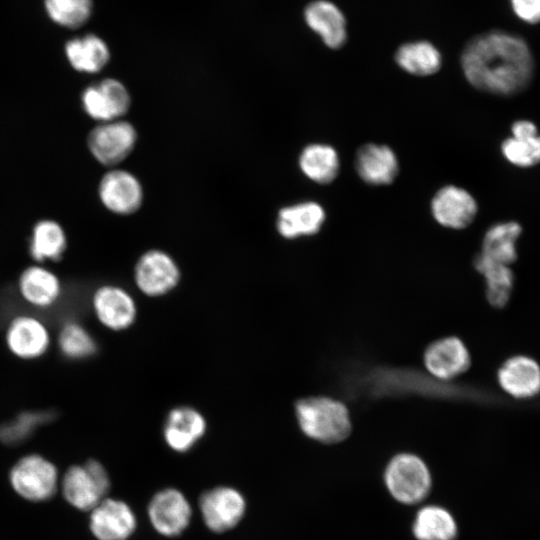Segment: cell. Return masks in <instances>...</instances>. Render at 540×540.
<instances>
[{
	"mask_svg": "<svg viewBox=\"0 0 540 540\" xmlns=\"http://www.w3.org/2000/svg\"><path fill=\"white\" fill-rule=\"evenodd\" d=\"M460 64L471 86L498 96L524 91L535 72L534 56L526 40L501 29L471 38L462 50Z\"/></svg>",
	"mask_w": 540,
	"mask_h": 540,
	"instance_id": "obj_1",
	"label": "cell"
},
{
	"mask_svg": "<svg viewBox=\"0 0 540 540\" xmlns=\"http://www.w3.org/2000/svg\"><path fill=\"white\" fill-rule=\"evenodd\" d=\"M295 415L301 431L307 437L324 444L342 442L352 430L348 408L341 401L330 397L298 400Z\"/></svg>",
	"mask_w": 540,
	"mask_h": 540,
	"instance_id": "obj_2",
	"label": "cell"
},
{
	"mask_svg": "<svg viewBox=\"0 0 540 540\" xmlns=\"http://www.w3.org/2000/svg\"><path fill=\"white\" fill-rule=\"evenodd\" d=\"M384 482L396 501L412 505L421 502L430 493L432 476L420 457L412 453H399L388 462Z\"/></svg>",
	"mask_w": 540,
	"mask_h": 540,
	"instance_id": "obj_3",
	"label": "cell"
},
{
	"mask_svg": "<svg viewBox=\"0 0 540 540\" xmlns=\"http://www.w3.org/2000/svg\"><path fill=\"white\" fill-rule=\"evenodd\" d=\"M109 488V475L97 460L69 467L62 481L65 499L75 508L84 511H91L100 503Z\"/></svg>",
	"mask_w": 540,
	"mask_h": 540,
	"instance_id": "obj_4",
	"label": "cell"
},
{
	"mask_svg": "<svg viewBox=\"0 0 540 540\" xmlns=\"http://www.w3.org/2000/svg\"><path fill=\"white\" fill-rule=\"evenodd\" d=\"M13 489L30 501L50 499L56 492L58 472L55 465L38 454L20 458L9 475Z\"/></svg>",
	"mask_w": 540,
	"mask_h": 540,
	"instance_id": "obj_5",
	"label": "cell"
},
{
	"mask_svg": "<svg viewBox=\"0 0 540 540\" xmlns=\"http://www.w3.org/2000/svg\"><path fill=\"white\" fill-rule=\"evenodd\" d=\"M136 141L137 132L133 125L120 119L99 123L87 138L92 156L106 166L123 161L133 150Z\"/></svg>",
	"mask_w": 540,
	"mask_h": 540,
	"instance_id": "obj_6",
	"label": "cell"
},
{
	"mask_svg": "<svg viewBox=\"0 0 540 540\" xmlns=\"http://www.w3.org/2000/svg\"><path fill=\"white\" fill-rule=\"evenodd\" d=\"M199 508L206 527L212 532L223 533L241 521L246 511V501L238 490L218 486L200 496Z\"/></svg>",
	"mask_w": 540,
	"mask_h": 540,
	"instance_id": "obj_7",
	"label": "cell"
},
{
	"mask_svg": "<svg viewBox=\"0 0 540 540\" xmlns=\"http://www.w3.org/2000/svg\"><path fill=\"white\" fill-rule=\"evenodd\" d=\"M137 288L149 297H159L172 291L180 280L175 260L161 250H149L141 255L134 268Z\"/></svg>",
	"mask_w": 540,
	"mask_h": 540,
	"instance_id": "obj_8",
	"label": "cell"
},
{
	"mask_svg": "<svg viewBox=\"0 0 540 540\" xmlns=\"http://www.w3.org/2000/svg\"><path fill=\"white\" fill-rule=\"evenodd\" d=\"M147 512L152 527L165 537L182 534L192 517L188 499L175 488L158 491L150 500Z\"/></svg>",
	"mask_w": 540,
	"mask_h": 540,
	"instance_id": "obj_9",
	"label": "cell"
},
{
	"mask_svg": "<svg viewBox=\"0 0 540 540\" xmlns=\"http://www.w3.org/2000/svg\"><path fill=\"white\" fill-rule=\"evenodd\" d=\"M130 101L126 87L112 78L87 86L81 94L83 110L99 123L119 119L128 111Z\"/></svg>",
	"mask_w": 540,
	"mask_h": 540,
	"instance_id": "obj_10",
	"label": "cell"
},
{
	"mask_svg": "<svg viewBox=\"0 0 540 540\" xmlns=\"http://www.w3.org/2000/svg\"><path fill=\"white\" fill-rule=\"evenodd\" d=\"M430 209L439 225L457 230L468 227L474 221L478 205L466 189L449 184L436 191Z\"/></svg>",
	"mask_w": 540,
	"mask_h": 540,
	"instance_id": "obj_11",
	"label": "cell"
},
{
	"mask_svg": "<svg viewBox=\"0 0 540 540\" xmlns=\"http://www.w3.org/2000/svg\"><path fill=\"white\" fill-rule=\"evenodd\" d=\"M91 305L97 320L109 330H126L136 320L134 298L120 286H100L92 295Z\"/></svg>",
	"mask_w": 540,
	"mask_h": 540,
	"instance_id": "obj_12",
	"label": "cell"
},
{
	"mask_svg": "<svg viewBox=\"0 0 540 540\" xmlns=\"http://www.w3.org/2000/svg\"><path fill=\"white\" fill-rule=\"evenodd\" d=\"M8 350L23 360H33L43 356L51 344L47 326L37 317L28 314L15 316L5 332Z\"/></svg>",
	"mask_w": 540,
	"mask_h": 540,
	"instance_id": "obj_13",
	"label": "cell"
},
{
	"mask_svg": "<svg viewBox=\"0 0 540 540\" xmlns=\"http://www.w3.org/2000/svg\"><path fill=\"white\" fill-rule=\"evenodd\" d=\"M89 527L98 540H127L136 530L137 519L126 502L104 498L91 510Z\"/></svg>",
	"mask_w": 540,
	"mask_h": 540,
	"instance_id": "obj_14",
	"label": "cell"
},
{
	"mask_svg": "<svg viewBox=\"0 0 540 540\" xmlns=\"http://www.w3.org/2000/svg\"><path fill=\"white\" fill-rule=\"evenodd\" d=\"M98 194L109 211L123 215L136 212L143 200V190L138 179L130 172L119 169L103 175Z\"/></svg>",
	"mask_w": 540,
	"mask_h": 540,
	"instance_id": "obj_15",
	"label": "cell"
},
{
	"mask_svg": "<svg viewBox=\"0 0 540 540\" xmlns=\"http://www.w3.org/2000/svg\"><path fill=\"white\" fill-rule=\"evenodd\" d=\"M424 365L436 379L452 380L471 365L469 351L457 337H445L432 342L424 352Z\"/></svg>",
	"mask_w": 540,
	"mask_h": 540,
	"instance_id": "obj_16",
	"label": "cell"
},
{
	"mask_svg": "<svg viewBox=\"0 0 540 540\" xmlns=\"http://www.w3.org/2000/svg\"><path fill=\"white\" fill-rule=\"evenodd\" d=\"M206 430L207 422L200 411L190 406H178L166 416L163 438L171 450L185 453L200 441Z\"/></svg>",
	"mask_w": 540,
	"mask_h": 540,
	"instance_id": "obj_17",
	"label": "cell"
},
{
	"mask_svg": "<svg viewBox=\"0 0 540 540\" xmlns=\"http://www.w3.org/2000/svg\"><path fill=\"white\" fill-rule=\"evenodd\" d=\"M354 166L359 178L372 186L389 185L399 174L397 155L385 144L366 143L359 147Z\"/></svg>",
	"mask_w": 540,
	"mask_h": 540,
	"instance_id": "obj_18",
	"label": "cell"
},
{
	"mask_svg": "<svg viewBox=\"0 0 540 540\" xmlns=\"http://www.w3.org/2000/svg\"><path fill=\"white\" fill-rule=\"evenodd\" d=\"M304 20L330 49H339L347 41V23L343 12L329 0H314L304 9Z\"/></svg>",
	"mask_w": 540,
	"mask_h": 540,
	"instance_id": "obj_19",
	"label": "cell"
},
{
	"mask_svg": "<svg viewBox=\"0 0 540 540\" xmlns=\"http://www.w3.org/2000/svg\"><path fill=\"white\" fill-rule=\"evenodd\" d=\"M17 288L21 298L38 309L52 307L62 293L58 276L40 264L31 265L22 271Z\"/></svg>",
	"mask_w": 540,
	"mask_h": 540,
	"instance_id": "obj_20",
	"label": "cell"
},
{
	"mask_svg": "<svg viewBox=\"0 0 540 540\" xmlns=\"http://www.w3.org/2000/svg\"><path fill=\"white\" fill-rule=\"evenodd\" d=\"M326 220V211L315 201H303L281 208L276 228L286 239H296L317 234Z\"/></svg>",
	"mask_w": 540,
	"mask_h": 540,
	"instance_id": "obj_21",
	"label": "cell"
},
{
	"mask_svg": "<svg viewBox=\"0 0 540 540\" xmlns=\"http://www.w3.org/2000/svg\"><path fill=\"white\" fill-rule=\"evenodd\" d=\"M497 378L501 388L515 398H530L540 392V366L527 356L509 358Z\"/></svg>",
	"mask_w": 540,
	"mask_h": 540,
	"instance_id": "obj_22",
	"label": "cell"
},
{
	"mask_svg": "<svg viewBox=\"0 0 540 540\" xmlns=\"http://www.w3.org/2000/svg\"><path fill=\"white\" fill-rule=\"evenodd\" d=\"M511 132L501 144L506 160L522 168L540 163V135L536 125L529 120H518L512 124Z\"/></svg>",
	"mask_w": 540,
	"mask_h": 540,
	"instance_id": "obj_23",
	"label": "cell"
},
{
	"mask_svg": "<svg viewBox=\"0 0 540 540\" xmlns=\"http://www.w3.org/2000/svg\"><path fill=\"white\" fill-rule=\"evenodd\" d=\"M64 50L71 67L81 73H97L110 59L107 44L94 34H86L69 40Z\"/></svg>",
	"mask_w": 540,
	"mask_h": 540,
	"instance_id": "obj_24",
	"label": "cell"
},
{
	"mask_svg": "<svg viewBox=\"0 0 540 540\" xmlns=\"http://www.w3.org/2000/svg\"><path fill=\"white\" fill-rule=\"evenodd\" d=\"M301 172L311 181L326 185L339 174L340 159L337 150L325 143H311L305 146L298 159Z\"/></svg>",
	"mask_w": 540,
	"mask_h": 540,
	"instance_id": "obj_25",
	"label": "cell"
},
{
	"mask_svg": "<svg viewBox=\"0 0 540 540\" xmlns=\"http://www.w3.org/2000/svg\"><path fill=\"white\" fill-rule=\"evenodd\" d=\"M396 64L405 72L414 76H431L442 66V55L439 49L426 40H415L404 43L395 52Z\"/></svg>",
	"mask_w": 540,
	"mask_h": 540,
	"instance_id": "obj_26",
	"label": "cell"
},
{
	"mask_svg": "<svg viewBox=\"0 0 540 540\" xmlns=\"http://www.w3.org/2000/svg\"><path fill=\"white\" fill-rule=\"evenodd\" d=\"M522 227L515 221L492 225L484 234L481 254L490 261L510 266L517 259L516 241Z\"/></svg>",
	"mask_w": 540,
	"mask_h": 540,
	"instance_id": "obj_27",
	"label": "cell"
},
{
	"mask_svg": "<svg viewBox=\"0 0 540 540\" xmlns=\"http://www.w3.org/2000/svg\"><path fill=\"white\" fill-rule=\"evenodd\" d=\"M412 533L416 540H456L457 523L444 507L428 505L415 515Z\"/></svg>",
	"mask_w": 540,
	"mask_h": 540,
	"instance_id": "obj_28",
	"label": "cell"
},
{
	"mask_svg": "<svg viewBox=\"0 0 540 540\" xmlns=\"http://www.w3.org/2000/svg\"><path fill=\"white\" fill-rule=\"evenodd\" d=\"M66 247V234L58 222L44 219L34 225L29 253L36 262L58 261L62 258Z\"/></svg>",
	"mask_w": 540,
	"mask_h": 540,
	"instance_id": "obj_29",
	"label": "cell"
},
{
	"mask_svg": "<svg viewBox=\"0 0 540 540\" xmlns=\"http://www.w3.org/2000/svg\"><path fill=\"white\" fill-rule=\"evenodd\" d=\"M473 264L485 279L489 303L494 307H503L513 288L514 276L510 266L490 261L481 254L474 258Z\"/></svg>",
	"mask_w": 540,
	"mask_h": 540,
	"instance_id": "obj_30",
	"label": "cell"
},
{
	"mask_svg": "<svg viewBox=\"0 0 540 540\" xmlns=\"http://www.w3.org/2000/svg\"><path fill=\"white\" fill-rule=\"evenodd\" d=\"M57 345L61 354L70 360H81L93 356L97 344L89 331L75 321L66 322L60 329Z\"/></svg>",
	"mask_w": 540,
	"mask_h": 540,
	"instance_id": "obj_31",
	"label": "cell"
},
{
	"mask_svg": "<svg viewBox=\"0 0 540 540\" xmlns=\"http://www.w3.org/2000/svg\"><path fill=\"white\" fill-rule=\"evenodd\" d=\"M92 0H44L48 17L57 25L75 29L84 25L91 13Z\"/></svg>",
	"mask_w": 540,
	"mask_h": 540,
	"instance_id": "obj_32",
	"label": "cell"
},
{
	"mask_svg": "<svg viewBox=\"0 0 540 540\" xmlns=\"http://www.w3.org/2000/svg\"><path fill=\"white\" fill-rule=\"evenodd\" d=\"M54 418L50 411H25L0 426V439L16 444L29 437L39 426Z\"/></svg>",
	"mask_w": 540,
	"mask_h": 540,
	"instance_id": "obj_33",
	"label": "cell"
},
{
	"mask_svg": "<svg viewBox=\"0 0 540 540\" xmlns=\"http://www.w3.org/2000/svg\"><path fill=\"white\" fill-rule=\"evenodd\" d=\"M514 15L530 25L540 23V0H509Z\"/></svg>",
	"mask_w": 540,
	"mask_h": 540,
	"instance_id": "obj_34",
	"label": "cell"
}]
</instances>
